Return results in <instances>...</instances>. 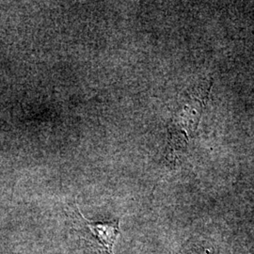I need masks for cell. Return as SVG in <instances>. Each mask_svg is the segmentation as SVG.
<instances>
[{"instance_id": "6da1fadb", "label": "cell", "mask_w": 254, "mask_h": 254, "mask_svg": "<svg viewBox=\"0 0 254 254\" xmlns=\"http://www.w3.org/2000/svg\"><path fill=\"white\" fill-rule=\"evenodd\" d=\"M79 238L92 254H114L113 247L120 235L119 219L108 222H94L84 218L79 210L74 214Z\"/></svg>"}]
</instances>
